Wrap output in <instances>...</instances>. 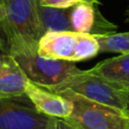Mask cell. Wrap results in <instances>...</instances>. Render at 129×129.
I'll list each match as a JSON object with an SVG mask.
<instances>
[{"mask_svg": "<svg viewBox=\"0 0 129 129\" xmlns=\"http://www.w3.org/2000/svg\"><path fill=\"white\" fill-rule=\"evenodd\" d=\"M7 50L30 82L48 90L58 86L71 76L83 72L73 61L51 59L39 55L37 46L12 44L7 46Z\"/></svg>", "mask_w": 129, "mask_h": 129, "instance_id": "1", "label": "cell"}, {"mask_svg": "<svg viewBox=\"0 0 129 129\" xmlns=\"http://www.w3.org/2000/svg\"><path fill=\"white\" fill-rule=\"evenodd\" d=\"M4 17L1 30L6 44L37 46L45 33L38 15V0H2Z\"/></svg>", "mask_w": 129, "mask_h": 129, "instance_id": "2", "label": "cell"}, {"mask_svg": "<svg viewBox=\"0 0 129 129\" xmlns=\"http://www.w3.org/2000/svg\"><path fill=\"white\" fill-rule=\"evenodd\" d=\"M73 104L71 115L66 118L79 129H124L129 119L122 111L92 101L72 91L58 92Z\"/></svg>", "mask_w": 129, "mask_h": 129, "instance_id": "3", "label": "cell"}, {"mask_svg": "<svg viewBox=\"0 0 129 129\" xmlns=\"http://www.w3.org/2000/svg\"><path fill=\"white\" fill-rule=\"evenodd\" d=\"M64 90L72 91L87 99L113 107L122 112L126 106V92L118 90L103 78L89 71H83L80 74L73 75L58 86L49 89L53 93Z\"/></svg>", "mask_w": 129, "mask_h": 129, "instance_id": "4", "label": "cell"}, {"mask_svg": "<svg viewBox=\"0 0 129 129\" xmlns=\"http://www.w3.org/2000/svg\"><path fill=\"white\" fill-rule=\"evenodd\" d=\"M54 119L37 111L26 95L0 97V129H50Z\"/></svg>", "mask_w": 129, "mask_h": 129, "instance_id": "5", "label": "cell"}, {"mask_svg": "<svg viewBox=\"0 0 129 129\" xmlns=\"http://www.w3.org/2000/svg\"><path fill=\"white\" fill-rule=\"evenodd\" d=\"M70 24L72 31L93 35H107L115 33L116 25L105 19L97 5L81 2L71 8Z\"/></svg>", "mask_w": 129, "mask_h": 129, "instance_id": "6", "label": "cell"}, {"mask_svg": "<svg viewBox=\"0 0 129 129\" xmlns=\"http://www.w3.org/2000/svg\"><path fill=\"white\" fill-rule=\"evenodd\" d=\"M25 95L37 111L47 116L66 119L73 111V104L68 99L29 80L25 87Z\"/></svg>", "mask_w": 129, "mask_h": 129, "instance_id": "7", "label": "cell"}, {"mask_svg": "<svg viewBox=\"0 0 129 129\" xmlns=\"http://www.w3.org/2000/svg\"><path fill=\"white\" fill-rule=\"evenodd\" d=\"M79 36L75 31H47L38 41L37 52L46 58L73 61Z\"/></svg>", "mask_w": 129, "mask_h": 129, "instance_id": "8", "label": "cell"}, {"mask_svg": "<svg viewBox=\"0 0 129 129\" xmlns=\"http://www.w3.org/2000/svg\"><path fill=\"white\" fill-rule=\"evenodd\" d=\"M27 77L15 58L0 51V97L16 98L25 96Z\"/></svg>", "mask_w": 129, "mask_h": 129, "instance_id": "9", "label": "cell"}, {"mask_svg": "<svg viewBox=\"0 0 129 129\" xmlns=\"http://www.w3.org/2000/svg\"><path fill=\"white\" fill-rule=\"evenodd\" d=\"M88 71L103 78L118 90L129 93V54L107 58Z\"/></svg>", "mask_w": 129, "mask_h": 129, "instance_id": "10", "label": "cell"}, {"mask_svg": "<svg viewBox=\"0 0 129 129\" xmlns=\"http://www.w3.org/2000/svg\"><path fill=\"white\" fill-rule=\"evenodd\" d=\"M38 15L44 32L47 31H72L70 24L71 8L60 9L42 6L38 0Z\"/></svg>", "mask_w": 129, "mask_h": 129, "instance_id": "11", "label": "cell"}, {"mask_svg": "<svg viewBox=\"0 0 129 129\" xmlns=\"http://www.w3.org/2000/svg\"><path fill=\"white\" fill-rule=\"evenodd\" d=\"M95 36L100 46V52H119L121 54H129V31Z\"/></svg>", "mask_w": 129, "mask_h": 129, "instance_id": "12", "label": "cell"}, {"mask_svg": "<svg viewBox=\"0 0 129 129\" xmlns=\"http://www.w3.org/2000/svg\"><path fill=\"white\" fill-rule=\"evenodd\" d=\"M100 52V46L95 35L89 33H80L79 40L74 53L73 61H81L92 58Z\"/></svg>", "mask_w": 129, "mask_h": 129, "instance_id": "13", "label": "cell"}, {"mask_svg": "<svg viewBox=\"0 0 129 129\" xmlns=\"http://www.w3.org/2000/svg\"><path fill=\"white\" fill-rule=\"evenodd\" d=\"M82 0H39V4L47 7H54L60 9L72 8L78 3H81Z\"/></svg>", "mask_w": 129, "mask_h": 129, "instance_id": "14", "label": "cell"}, {"mask_svg": "<svg viewBox=\"0 0 129 129\" xmlns=\"http://www.w3.org/2000/svg\"><path fill=\"white\" fill-rule=\"evenodd\" d=\"M50 129H79L72 123L62 118H55Z\"/></svg>", "mask_w": 129, "mask_h": 129, "instance_id": "15", "label": "cell"}, {"mask_svg": "<svg viewBox=\"0 0 129 129\" xmlns=\"http://www.w3.org/2000/svg\"><path fill=\"white\" fill-rule=\"evenodd\" d=\"M3 17H4V12H3V7L2 5L0 4V30H1V24H2V21H3ZM0 51L2 52H6L8 53V50H7V44H6V41H4L1 36H0Z\"/></svg>", "mask_w": 129, "mask_h": 129, "instance_id": "16", "label": "cell"}, {"mask_svg": "<svg viewBox=\"0 0 129 129\" xmlns=\"http://www.w3.org/2000/svg\"><path fill=\"white\" fill-rule=\"evenodd\" d=\"M123 114L126 118L129 119V93H127V101H126V106L125 109L123 110Z\"/></svg>", "mask_w": 129, "mask_h": 129, "instance_id": "17", "label": "cell"}, {"mask_svg": "<svg viewBox=\"0 0 129 129\" xmlns=\"http://www.w3.org/2000/svg\"><path fill=\"white\" fill-rule=\"evenodd\" d=\"M82 2L89 3V4H93V5H97V4H99V1H98V0H82Z\"/></svg>", "mask_w": 129, "mask_h": 129, "instance_id": "18", "label": "cell"}, {"mask_svg": "<svg viewBox=\"0 0 129 129\" xmlns=\"http://www.w3.org/2000/svg\"><path fill=\"white\" fill-rule=\"evenodd\" d=\"M124 129H129V121H128V123L126 124V126H125V128Z\"/></svg>", "mask_w": 129, "mask_h": 129, "instance_id": "19", "label": "cell"}, {"mask_svg": "<svg viewBox=\"0 0 129 129\" xmlns=\"http://www.w3.org/2000/svg\"><path fill=\"white\" fill-rule=\"evenodd\" d=\"M1 2H2V0H0V4H1Z\"/></svg>", "mask_w": 129, "mask_h": 129, "instance_id": "20", "label": "cell"}]
</instances>
